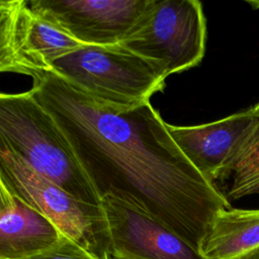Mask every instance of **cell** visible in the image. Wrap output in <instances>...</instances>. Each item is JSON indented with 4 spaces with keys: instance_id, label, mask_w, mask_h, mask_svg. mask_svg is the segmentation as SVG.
Wrapping results in <instances>:
<instances>
[{
    "instance_id": "obj_1",
    "label": "cell",
    "mask_w": 259,
    "mask_h": 259,
    "mask_svg": "<svg viewBox=\"0 0 259 259\" xmlns=\"http://www.w3.org/2000/svg\"><path fill=\"white\" fill-rule=\"evenodd\" d=\"M32 81L30 94L54 117L100 198L139 205L198 251L214 215L231 204L184 156L150 101L119 108L53 71Z\"/></svg>"
},
{
    "instance_id": "obj_2",
    "label": "cell",
    "mask_w": 259,
    "mask_h": 259,
    "mask_svg": "<svg viewBox=\"0 0 259 259\" xmlns=\"http://www.w3.org/2000/svg\"><path fill=\"white\" fill-rule=\"evenodd\" d=\"M0 144L74 197L101 204L64 133L29 91L0 94Z\"/></svg>"
},
{
    "instance_id": "obj_3",
    "label": "cell",
    "mask_w": 259,
    "mask_h": 259,
    "mask_svg": "<svg viewBox=\"0 0 259 259\" xmlns=\"http://www.w3.org/2000/svg\"><path fill=\"white\" fill-rule=\"evenodd\" d=\"M52 71L86 93L119 108H133L163 91L162 68L121 45H86L55 61Z\"/></svg>"
},
{
    "instance_id": "obj_4",
    "label": "cell",
    "mask_w": 259,
    "mask_h": 259,
    "mask_svg": "<svg viewBox=\"0 0 259 259\" xmlns=\"http://www.w3.org/2000/svg\"><path fill=\"white\" fill-rule=\"evenodd\" d=\"M0 182L46 215L64 236L95 257H112L111 239L102 205L74 197L34 171L3 144H0Z\"/></svg>"
},
{
    "instance_id": "obj_5",
    "label": "cell",
    "mask_w": 259,
    "mask_h": 259,
    "mask_svg": "<svg viewBox=\"0 0 259 259\" xmlns=\"http://www.w3.org/2000/svg\"><path fill=\"white\" fill-rule=\"evenodd\" d=\"M206 20L197 0H150L118 45L158 64L168 77L198 65L205 52Z\"/></svg>"
},
{
    "instance_id": "obj_6",
    "label": "cell",
    "mask_w": 259,
    "mask_h": 259,
    "mask_svg": "<svg viewBox=\"0 0 259 259\" xmlns=\"http://www.w3.org/2000/svg\"><path fill=\"white\" fill-rule=\"evenodd\" d=\"M86 46L34 12L28 1H0V71L34 77Z\"/></svg>"
},
{
    "instance_id": "obj_7",
    "label": "cell",
    "mask_w": 259,
    "mask_h": 259,
    "mask_svg": "<svg viewBox=\"0 0 259 259\" xmlns=\"http://www.w3.org/2000/svg\"><path fill=\"white\" fill-rule=\"evenodd\" d=\"M169 134L184 156L209 182L233 174L241 155L259 128V107L198 125H172Z\"/></svg>"
},
{
    "instance_id": "obj_8",
    "label": "cell",
    "mask_w": 259,
    "mask_h": 259,
    "mask_svg": "<svg viewBox=\"0 0 259 259\" xmlns=\"http://www.w3.org/2000/svg\"><path fill=\"white\" fill-rule=\"evenodd\" d=\"M150 0H30V8L78 41L90 46L120 44Z\"/></svg>"
},
{
    "instance_id": "obj_9",
    "label": "cell",
    "mask_w": 259,
    "mask_h": 259,
    "mask_svg": "<svg viewBox=\"0 0 259 259\" xmlns=\"http://www.w3.org/2000/svg\"><path fill=\"white\" fill-rule=\"evenodd\" d=\"M112 256L134 259H204L198 251L139 205L105 195L101 198Z\"/></svg>"
},
{
    "instance_id": "obj_10",
    "label": "cell",
    "mask_w": 259,
    "mask_h": 259,
    "mask_svg": "<svg viewBox=\"0 0 259 259\" xmlns=\"http://www.w3.org/2000/svg\"><path fill=\"white\" fill-rule=\"evenodd\" d=\"M41 212L0 182V259H27L62 237Z\"/></svg>"
},
{
    "instance_id": "obj_11",
    "label": "cell",
    "mask_w": 259,
    "mask_h": 259,
    "mask_svg": "<svg viewBox=\"0 0 259 259\" xmlns=\"http://www.w3.org/2000/svg\"><path fill=\"white\" fill-rule=\"evenodd\" d=\"M259 248V209L226 208L211 221L198 252L204 259H236Z\"/></svg>"
},
{
    "instance_id": "obj_12",
    "label": "cell",
    "mask_w": 259,
    "mask_h": 259,
    "mask_svg": "<svg viewBox=\"0 0 259 259\" xmlns=\"http://www.w3.org/2000/svg\"><path fill=\"white\" fill-rule=\"evenodd\" d=\"M252 194H259V128L237 162L228 191L232 199Z\"/></svg>"
},
{
    "instance_id": "obj_13",
    "label": "cell",
    "mask_w": 259,
    "mask_h": 259,
    "mask_svg": "<svg viewBox=\"0 0 259 259\" xmlns=\"http://www.w3.org/2000/svg\"><path fill=\"white\" fill-rule=\"evenodd\" d=\"M27 259H98L76 242L62 235L51 248Z\"/></svg>"
},
{
    "instance_id": "obj_14",
    "label": "cell",
    "mask_w": 259,
    "mask_h": 259,
    "mask_svg": "<svg viewBox=\"0 0 259 259\" xmlns=\"http://www.w3.org/2000/svg\"><path fill=\"white\" fill-rule=\"evenodd\" d=\"M236 259H259V248L254 249L246 254H243L242 256H240Z\"/></svg>"
},
{
    "instance_id": "obj_15",
    "label": "cell",
    "mask_w": 259,
    "mask_h": 259,
    "mask_svg": "<svg viewBox=\"0 0 259 259\" xmlns=\"http://www.w3.org/2000/svg\"><path fill=\"white\" fill-rule=\"evenodd\" d=\"M254 9H258L259 8V1H247Z\"/></svg>"
},
{
    "instance_id": "obj_16",
    "label": "cell",
    "mask_w": 259,
    "mask_h": 259,
    "mask_svg": "<svg viewBox=\"0 0 259 259\" xmlns=\"http://www.w3.org/2000/svg\"><path fill=\"white\" fill-rule=\"evenodd\" d=\"M112 259H134L130 257H123V256H112Z\"/></svg>"
},
{
    "instance_id": "obj_17",
    "label": "cell",
    "mask_w": 259,
    "mask_h": 259,
    "mask_svg": "<svg viewBox=\"0 0 259 259\" xmlns=\"http://www.w3.org/2000/svg\"><path fill=\"white\" fill-rule=\"evenodd\" d=\"M256 105H257V106H258V107H259V103H258V104H256Z\"/></svg>"
}]
</instances>
